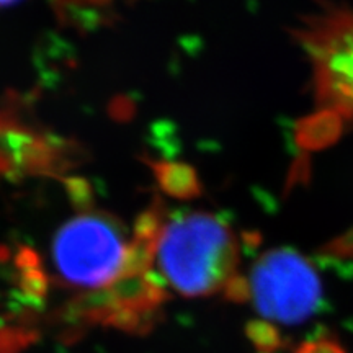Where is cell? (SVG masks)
<instances>
[{
    "instance_id": "obj_2",
    "label": "cell",
    "mask_w": 353,
    "mask_h": 353,
    "mask_svg": "<svg viewBox=\"0 0 353 353\" xmlns=\"http://www.w3.org/2000/svg\"><path fill=\"white\" fill-rule=\"evenodd\" d=\"M138 252V234L131 237L113 214L83 210L56 231L51 262L57 283L83 296L112 288L130 272Z\"/></svg>"
},
{
    "instance_id": "obj_4",
    "label": "cell",
    "mask_w": 353,
    "mask_h": 353,
    "mask_svg": "<svg viewBox=\"0 0 353 353\" xmlns=\"http://www.w3.org/2000/svg\"><path fill=\"white\" fill-rule=\"evenodd\" d=\"M247 281L255 309L281 324L304 322L321 303L319 278L311 263L294 250L263 254Z\"/></svg>"
},
{
    "instance_id": "obj_6",
    "label": "cell",
    "mask_w": 353,
    "mask_h": 353,
    "mask_svg": "<svg viewBox=\"0 0 353 353\" xmlns=\"http://www.w3.org/2000/svg\"><path fill=\"white\" fill-rule=\"evenodd\" d=\"M38 341V332L28 327H0V353H23Z\"/></svg>"
},
{
    "instance_id": "obj_8",
    "label": "cell",
    "mask_w": 353,
    "mask_h": 353,
    "mask_svg": "<svg viewBox=\"0 0 353 353\" xmlns=\"http://www.w3.org/2000/svg\"><path fill=\"white\" fill-rule=\"evenodd\" d=\"M20 2V0H0V8H6V7H10L13 3Z\"/></svg>"
},
{
    "instance_id": "obj_5",
    "label": "cell",
    "mask_w": 353,
    "mask_h": 353,
    "mask_svg": "<svg viewBox=\"0 0 353 353\" xmlns=\"http://www.w3.org/2000/svg\"><path fill=\"white\" fill-rule=\"evenodd\" d=\"M245 334L259 353H276L283 347V337L275 325L267 321H250Z\"/></svg>"
},
{
    "instance_id": "obj_1",
    "label": "cell",
    "mask_w": 353,
    "mask_h": 353,
    "mask_svg": "<svg viewBox=\"0 0 353 353\" xmlns=\"http://www.w3.org/2000/svg\"><path fill=\"white\" fill-rule=\"evenodd\" d=\"M152 260L164 285L185 298L226 291L241 276L236 232L218 216L205 211L161 219Z\"/></svg>"
},
{
    "instance_id": "obj_7",
    "label": "cell",
    "mask_w": 353,
    "mask_h": 353,
    "mask_svg": "<svg viewBox=\"0 0 353 353\" xmlns=\"http://www.w3.org/2000/svg\"><path fill=\"white\" fill-rule=\"evenodd\" d=\"M294 353H347L337 341L332 339H316L301 343Z\"/></svg>"
},
{
    "instance_id": "obj_3",
    "label": "cell",
    "mask_w": 353,
    "mask_h": 353,
    "mask_svg": "<svg viewBox=\"0 0 353 353\" xmlns=\"http://www.w3.org/2000/svg\"><path fill=\"white\" fill-rule=\"evenodd\" d=\"M296 37L314 69L316 100L337 117L353 118V10L327 3L303 19Z\"/></svg>"
}]
</instances>
